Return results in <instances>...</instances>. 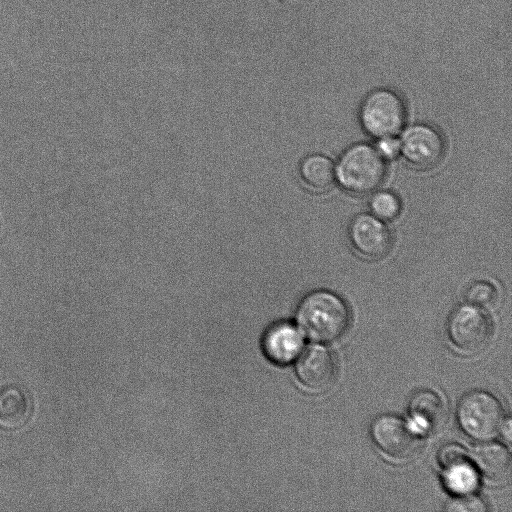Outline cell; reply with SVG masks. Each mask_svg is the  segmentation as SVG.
<instances>
[{"instance_id": "cell-1", "label": "cell", "mask_w": 512, "mask_h": 512, "mask_svg": "<svg viewBox=\"0 0 512 512\" xmlns=\"http://www.w3.org/2000/svg\"><path fill=\"white\" fill-rule=\"evenodd\" d=\"M297 321L310 339L331 342L339 339L348 329L350 312L339 295L328 290H317L302 299L297 310Z\"/></svg>"}, {"instance_id": "cell-2", "label": "cell", "mask_w": 512, "mask_h": 512, "mask_svg": "<svg viewBox=\"0 0 512 512\" xmlns=\"http://www.w3.org/2000/svg\"><path fill=\"white\" fill-rule=\"evenodd\" d=\"M385 173V159L376 147L367 143L350 146L335 167L338 183L346 191L359 195L375 191L384 180Z\"/></svg>"}, {"instance_id": "cell-3", "label": "cell", "mask_w": 512, "mask_h": 512, "mask_svg": "<svg viewBox=\"0 0 512 512\" xmlns=\"http://www.w3.org/2000/svg\"><path fill=\"white\" fill-rule=\"evenodd\" d=\"M402 97L389 88H377L363 99L359 118L365 131L375 138L395 137L406 122Z\"/></svg>"}, {"instance_id": "cell-4", "label": "cell", "mask_w": 512, "mask_h": 512, "mask_svg": "<svg viewBox=\"0 0 512 512\" xmlns=\"http://www.w3.org/2000/svg\"><path fill=\"white\" fill-rule=\"evenodd\" d=\"M457 418L462 430L471 438L486 441L494 438L504 423V412L492 394L473 390L458 403Z\"/></svg>"}, {"instance_id": "cell-5", "label": "cell", "mask_w": 512, "mask_h": 512, "mask_svg": "<svg viewBox=\"0 0 512 512\" xmlns=\"http://www.w3.org/2000/svg\"><path fill=\"white\" fill-rule=\"evenodd\" d=\"M447 333L462 353L476 354L486 348L492 336L489 317L475 305H461L450 315Z\"/></svg>"}, {"instance_id": "cell-6", "label": "cell", "mask_w": 512, "mask_h": 512, "mask_svg": "<svg viewBox=\"0 0 512 512\" xmlns=\"http://www.w3.org/2000/svg\"><path fill=\"white\" fill-rule=\"evenodd\" d=\"M375 444L388 456L399 461L414 458L420 450L419 433L395 415H381L371 424Z\"/></svg>"}, {"instance_id": "cell-7", "label": "cell", "mask_w": 512, "mask_h": 512, "mask_svg": "<svg viewBox=\"0 0 512 512\" xmlns=\"http://www.w3.org/2000/svg\"><path fill=\"white\" fill-rule=\"evenodd\" d=\"M445 142L438 130L426 124L409 127L402 135L400 152L416 168L428 169L443 157Z\"/></svg>"}, {"instance_id": "cell-8", "label": "cell", "mask_w": 512, "mask_h": 512, "mask_svg": "<svg viewBox=\"0 0 512 512\" xmlns=\"http://www.w3.org/2000/svg\"><path fill=\"white\" fill-rule=\"evenodd\" d=\"M443 469V481L446 488L455 495L472 493L479 484V475L472 465L466 450L458 444L443 446L438 454Z\"/></svg>"}, {"instance_id": "cell-9", "label": "cell", "mask_w": 512, "mask_h": 512, "mask_svg": "<svg viewBox=\"0 0 512 512\" xmlns=\"http://www.w3.org/2000/svg\"><path fill=\"white\" fill-rule=\"evenodd\" d=\"M353 247L367 258H381L390 249L392 238L388 227L373 214L362 213L353 218L349 227Z\"/></svg>"}, {"instance_id": "cell-10", "label": "cell", "mask_w": 512, "mask_h": 512, "mask_svg": "<svg viewBox=\"0 0 512 512\" xmlns=\"http://www.w3.org/2000/svg\"><path fill=\"white\" fill-rule=\"evenodd\" d=\"M296 372L300 381L312 391L328 390L336 380L337 365L332 353L322 346H309L300 356Z\"/></svg>"}, {"instance_id": "cell-11", "label": "cell", "mask_w": 512, "mask_h": 512, "mask_svg": "<svg viewBox=\"0 0 512 512\" xmlns=\"http://www.w3.org/2000/svg\"><path fill=\"white\" fill-rule=\"evenodd\" d=\"M266 356L275 363L291 362L302 348V337L289 322L273 324L265 332L262 342Z\"/></svg>"}, {"instance_id": "cell-12", "label": "cell", "mask_w": 512, "mask_h": 512, "mask_svg": "<svg viewBox=\"0 0 512 512\" xmlns=\"http://www.w3.org/2000/svg\"><path fill=\"white\" fill-rule=\"evenodd\" d=\"M409 413L418 433L439 429L446 416L442 399L431 390H421L413 395L409 403Z\"/></svg>"}, {"instance_id": "cell-13", "label": "cell", "mask_w": 512, "mask_h": 512, "mask_svg": "<svg viewBox=\"0 0 512 512\" xmlns=\"http://www.w3.org/2000/svg\"><path fill=\"white\" fill-rule=\"evenodd\" d=\"M472 457L476 467L490 481H503L510 474V453L499 443L488 442L477 445Z\"/></svg>"}, {"instance_id": "cell-14", "label": "cell", "mask_w": 512, "mask_h": 512, "mask_svg": "<svg viewBox=\"0 0 512 512\" xmlns=\"http://www.w3.org/2000/svg\"><path fill=\"white\" fill-rule=\"evenodd\" d=\"M31 405L27 395L17 387L0 391V425L8 429L22 427L29 419Z\"/></svg>"}, {"instance_id": "cell-15", "label": "cell", "mask_w": 512, "mask_h": 512, "mask_svg": "<svg viewBox=\"0 0 512 512\" xmlns=\"http://www.w3.org/2000/svg\"><path fill=\"white\" fill-rule=\"evenodd\" d=\"M299 174L307 186L321 191L332 185L335 179V167L329 157L322 154H310L301 161Z\"/></svg>"}, {"instance_id": "cell-16", "label": "cell", "mask_w": 512, "mask_h": 512, "mask_svg": "<svg viewBox=\"0 0 512 512\" xmlns=\"http://www.w3.org/2000/svg\"><path fill=\"white\" fill-rule=\"evenodd\" d=\"M370 208L377 218L392 220L401 211V202L396 194L390 191L376 192L370 201Z\"/></svg>"}, {"instance_id": "cell-17", "label": "cell", "mask_w": 512, "mask_h": 512, "mask_svg": "<svg viewBox=\"0 0 512 512\" xmlns=\"http://www.w3.org/2000/svg\"><path fill=\"white\" fill-rule=\"evenodd\" d=\"M467 300L478 307H491L496 303L497 290L487 281L473 283L466 293Z\"/></svg>"}, {"instance_id": "cell-18", "label": "cell", "mask_w": 512, "mask_h": 512, "mask_svg": "<svg viewBox=\"0 0 512 512\" xmlns=\"http://www.w3.org/2000/svg\"><path fill=\"white\" fill-rule=\"evenodd\" d=\"M446 505V510L454 512H485L487 506L485 502L478 496L471 493L457 495Z\"/></svg>"}, {"instance_id": "cell-19", "label": "cell", "mask_w": 512, "mask_h": 512, "mask_svg": "<svg viewBox=\"0 0 512 512\" xmlns=\"http://www.w3.org/2000/svg\"><path fill=\"white\" fill-rule=\"evenodd\" d=\"M376 149L384 159H392L400 153V141L394 137L380 138Z\"/></svg>"}, {"instance_id": "cell-20", "label": "cell", "mask_w": 512, "mask_h": 512, "mask_svg": "<svg viewBox=\"0 0 512 512\" xmlns=\"http://www.w3.org/2000/svg\"><path fill=\"white\" fill-rule=\"evenodd\" d=\"M501 432H503L504 438L509 442L511 439V421L507 419V421L503 423L501 428Z\"/></svg>"}]
</instances>
